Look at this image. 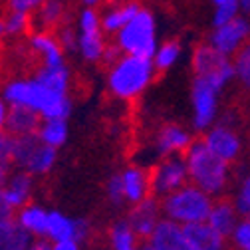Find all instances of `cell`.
I'll list each match as a JSON object with an SVG mask.
<instances>
[{
    "instance_id": "cell-1",
    "label": "cell",
    "mask_w": 250,
    "mask_h": 250,
    "mask_svg": "<svg viewBox=\"0 0 250 250\" xmlns=\"http://www.w3.org/2000/svg\"><path fill=\"white\" fill-rule=\"evenodd\" d=\"M0 93L10 107L34 109L42 119H68L74 109L70 96L54 91L34 76L8 80Z\"/></svg>"
},
{
    "instance_id": "cell-2",
    "label": "cell",
    "mask_w": 250,
    "mask_h": 250,
    "mask_svg": "<svg viewBox=\"0 0 250 250\" xmlns=\"http://www.w3.org/2000/svg\"><path fill=\"white\" fill-rule=\"evenodd\" d=\"M185 161L189 169V179L195 187L208 193L212 199H221L232 183V169L205 145L203 139H195L185 151Z\"/></svg>"
},
{
    "instance_id": "cell-3",
    "label": "cell",
    "mask_w": 250,
    "mask_h": 250,
    "mask_svg": "<svg viewBox=\"0 0 250 250\" xmlns=\"http://www.w3.org/2000/svg\"><path fill=\"white\" fill-rule=\"evenodd\" d=\"M157 76L153 58L121 56L107 70V89L121 102H133L141 98Z\"/></svg>"
},
{
    "instance_id": "cell-4",
    "label": "cell",
    "mask_w": 250,
    "mask_h": 250,
    "mask_svg": "<svg viewBox=\"0 0 250 250\" xmlns=\"http://www.w3.org/2000/svg\"><path fill=\"white\" fill-rule=\"evenodd\" d=\"M212 205H214V199L208 193H205L203 189L195 187L193 183L185 185L183 189L161 199L163 218L173 221L181 227L207 223Z\"/></svg>"
},
{
    "instance_id": "cell-5",
    "label": "cell",
    "mask_w": 250,
    "mask_h": 250,
    "mask_svg": "<svg viewBox=\"0 0 250 250\" xmlns=\"http://www.w3.org/2000/svg\"><path fill=\"white\" fill-rule=\"evenodd\" d=\"M115 46L125 56L153 58L159 48L157 42V20L149 8H141L137 16L125 24L115 34Z\"/></svg>"
},
{
    "instance_id": "cell-6",
    "label": "cell",
    "mask_w": 250,
    "mask_h": 250,
    "mask_svg": "<svg viewBox=\"0 0 250 250\" xmlns=\"http://www.w3.org/2000/svg\"><path fill=\"white\" fill-rule=\"evenodd\" d=\"M12 153L18 171H26L32 177L48 175L58 163V149L42 143L38 135L12 137Z\"/></svg>"
},
{
    "instance_id": "cell-7",
    "label": "cell",
    "mask_w": 250,
    "mask_h": 250,
    "mask_svg": "<svg viewBox=\"0 0 250 250\" xmlns=\"http://www.w3.org/2000/svg\"><path fill=\"white\" fill-rule=\"evenodd\" d=\"M191 70H193V78H205L214 85H218L223 91L232 80H236L232 58L218 52L208 42L195 46L191 58Z\"/></svg>"
},
{
    "instance_id": "cell-8",
    "label": "cell",
    "mask_w": 250,
    "mask_h": 250,
    "mask_svg": "<svg viewBox=\"0 0 250 250\" xmlns=\"http://www.w3.org/2000/svg\"><path fill=\"white\" fill-rule=\"evenodd\" d=\"M221 93L223 89L205 78L191 82V119L193 129L205 133L221 117Z\"/></svg>"
},
{
    "instance_id": "cell-9",
    "label": "cell",
    "mask_w": 250,
    "mask_h": 250,
    "mask_svg": "<svg viewBox=\"0 0 250 250\" xmlns=\"http://www.w3.org/2000/svg\"><path fill=\"white\" fill-rule=\"evenodd\" d=\"M78 28V56L87 64H98L107 48L105 32L102 28V14L98 8H83L76 16Z\"/></svg>"
},
{
    "instance_id": "cell-10",
    "label": "cell",
    "mask_w": 250,
    "mask_h": 250,
    "mask_svg": "<svg viewBox=\"0 0 250 250\" xmlns=\"http://www.w3.org/2000/svg\"><path fill=\"white\" fill-rule=\"evenodd\" d=\"M149 175H151V195L159 201L191 183L189 169H187V161L183 155L159 159L149 169Z\"/></svg>"
},
{
    "instance_id": "cell-11",
    "label": "cell",
    "mask_w": 250,
    "mask_h": 250,
    "mask_svg": "<svg viewBox=\"0 0 250 250\" xmlns=\"http://www.w3.org/2000/svg\"><path fill=\"white\" fill-rule=\"evenodd\" d=\"M205 141V145L223 161H227L229 165H234L244 151V139L238 133L236 125H229L223 121H216L210 129H207L201 137Z\"/></svg>"
},
{
    "instance_id": "cell-12",
    "label": "cell",
    "mask_w": 250,
    "mask_h": 250,
    "mask_svg": "<svg viewBox=\"0 0 250 250\" xmlns=\"http://www.w3.org/2000/svg\"><path fill=\"white\" fill-rule=\"evenodd\" d=\"M193 133L181 123H163L161 127L153 133L149 141V149L155 163L173 155H185V151L193 143Z\"/></svg>"
},
{
    "instance_id": "cell-13",
    "label": "cell",
    "mask_w": 250,
    "mask_h": 250,
    "mask_svg": "<svg viewBox=\"0 0 250 250\" xmlns=\"http://www.w3.org/2000/svg\"><path fill=\"white\" fill-rule=\"evenodd\" d=\"M250 36V22L246 16H234L223 26H212L208 34V44L214 46L218 52H223L225 56L232 58L240 46L248 40Z\"/></svg>"
},
{
    "instance_id": "cell-14",
    "label": "cell",
    "mask_w": 250,
    "mask_h": 250,
    "mask_svg": "<svg viewBox=\"0 0 250 250\" xmlns=\"http://www.w3.org/2000/svg\"><path fill=\"white\" fill-rule=\"evenodd\" d=\"M161 221H163L161 201L155 197H149V199L133 205L127 214V223L139 234L141 240H149V236L155 232V229L159 227Z\"/></svg>"
},
{
    "instance_id": "cell-15",
    "label": "cell",
    "mask_w": 250,
    "mask_h": 250,
    "mask_svg": "<svg viewBox=\"0 0 250 250\" xmlns=\"http://www.w3.org/2000/svg\"><path fill=\"white\" fill-rule=\"evenodd\" d=\"M89 234V223L85 218H74L68 216L66 212L60 210H50L48 218V232L46 238L52 242H62V240H85Z\"/></svg>"
},
{
    "instance_id": "cell-16",
    "label": "cell",
    "mask_w": 250,
    "mask_h": 250,
    "mask_svg": "<svg viewBox=\"0 0 250 250\" xmlns=\"http://www.w3.org/2000/svg\"><path fill=\"white\" fill-rule=\"evenodd\" d=\"M119 175H121L123 195H125V203L127 205L133 207L153 197L151 195V175H149V169H145L143 165H129Z\"/></svg>"
},
{
    "instance_id": "cell-17",
    "label": "cell",
    "mask_w": 250,
    "mask_h": 250,
    "mask_svg": "<svg viewBox=\"0 0 250 250\" xmlns=\"http://www.w3.org/2000/svg\"><path fill=\"white\" fill-rule=\"evenodd\" d=\"M183 234L189 250H227L230 244L227 236L216 232L208 223L183 227Z\"/></svg>"
},
{
    "instance_id": "cell-18",
    "label": "cell",
    "mask_w": 250,
    "mask_h": 250,
    "mask_svg": "<svg viewBox=\"0 0 250 250\" xmlns=\"http://www.w3.org/2000/svg\"><path fill=\"white\" fill-rule=\"evenodd\" d=\"M141 250H189V246L185 242L183 227L163 218Z\"/></svg>"
},
{
    "instance_id": "cell-19",
    "label": "cell",
    "mask_w": 250,
    "mask_h": 250,
    "mask_svg": "<svg viewBox=\"0 0 250 250\" xmlns=\"http://www.w3.org/2000/svg\"><path fill=\"white\" fill-rule=\"evenodd\" d=\"M28 46L40 56L44 66H62V64H66V50L62 48L60 40L52 32L36 30L34 34H30Z\"/></svg>"
},
{
    "instance_id": "cell-20",
    "label": "cell",
    "mask_w": 250,
    "mask_h": 250,
    "mask_svg": "<svg viewBox=\"0 0 250 250\" xmlns=\"http://www.w3.org/2000/svg\"><path fill=\"white\" fill-rule=\"evenodd\" d=\"M240 212L238 208L234 207L232 199H214V205L210 208V214L207 218V223L216 230V232H221L223 236L230 238V234L234 232L236 225L240 223Z\"/></svg>"
},
{
    "instance_id": "cell-21",
    "label": "cell",
    "mask_w": 250,
    "mask_h": 250,
    "mask_svg": "<svg viewBox=\"0 0 250 250\" xmlns=\"http://www.w3.org/2000/svg\"><path fill=\"white\" fill-rule=\"evenodd\" d=\"M16 223L18 227L28 232L34 238H46L48 232V218H50V210H46L42 205L36 203H28L24 205L18 212H16Z\"/></svg>"
},
{
    "instance_id": "cell-22",
    "label": "cell",
    "mask_w": 250,
    "mask_h": 250,
    "mask_svg": "<svg viewBox=\"0 0 250 250\" xmlns=\"http://www.w3.org/2000/svg\"><path fill=\"white\" fill-rule=\"evenodd\" d=\"M143 6L137 2V0H127V2H121V4H109L102 12V28H104V32L109 34V36H115L125 24H129L137 16V12Z\"/></svg>"
},
{
    "instance_id": "cell-23",
    "label": "cell",
    "mask_w": 250,
    "mask_h": 250,
    "mask_svg": "<svg viewBox=\"0 0 250 250\" xmlns=\"http://www.w3.org/2000/svg\"><path fill=\"white\" fill-rule=\"evenodd\" d=\"M42 125L40 113L28 107H10L6 117V133L12 137H26L36 135Z\"/></svg>"
},
{
    "instance_id": "cell-24",
    "label": "cell",
    "mask_w": 250,
    "mask_h": 250,
    "mask_svg": "<svg viewBox=\"0 0 250 250\" xmlns=\"http://www.w3.org/2000/svg\"><path fill=\"white\" fill-rule=\"evenodd\" d=\"M2 191L6 195V199L10 201V205L16 208V212L30 203L34 193V177L26 173V171H14L12 177L8 179V183L2 187Z\"/></svg>"
},
{
    "instance_id": "cell-25",
    "label": "cell",
    "mask_w": 250,
    "mask_h": 250,
    "mask_svg": "<svg viewBox=\"0 0 250 250\" xmlns=\"http://www.w3.org/2000/svg\"><path fill=\"white\" fill-rule=\"evenodd\" d=\"M68 14V0H46V2L32 14V26L44 32L50 28H60Z\"/></svg>"
},
{
    "instance_id": "cell-26",
    "label": "cell",
    "mask_w": 250,
    "mask_h": 250,
    "mask_svg": "<svg viewBox=\"0 0 250 250\" xmlns=\"http://www.w3.org/2000/svg\"><path fill=\"white\" fill-rule=\"evenodd\" d=\"M34 242V236L24 232L16 218L0 221V250H28Z\"/></svg>"
},
{
    "instance_id": "cell-27",
    "label": "cell",
    "mask_w": 250,
    "mask_h": 250,
    "mask_svg": "<svg viewBox=\"0 0 250 250\" xmlns=\"http://www.w3.org/2000/svg\"><path fill=\"white\" fill-rule=\"evenodd\" d=\"M34 78L40 80L44 85L52 87L54 91H60V93H66V96H70L72 74H70L68 64H62V66H44L42 64L34 72Z\"/></svg>"
},
{
    "instance_id": "cell-28",
    "label": "cell",
    "mask_w": 250,
    "mask_h": 250,
    "mask_svg": "<svg viewBox=\"0 0 250 250\" xmlns=\"http://www.w3.org/2000/svg\"><path fill=\"white\" fill-rule=\"evenodd\" d=\"M141 248H143L141 238L131 229L127 218L113 223V227L109 229V250H141Z\"/></svg>"
},
{
    "instance_id": "cell-29",
    "label": "cell",
    "mask_w": 250,
    "mask_h": 250,
    "mask_svg": "<svg viewBox=\"0 0 250 250\" xmlns=\"http://www.w3.org/2000/svg\"><path fill=\"white\" fill-rule=\"evenodd\" d=\"M38 139L54 149L64 147L70 137V125L68 119H42V125L38 129Z\"/></svg>"
},
{
    "instance_id": "cell-30",
    "label": "cell",
    "mask_w": 250,
    "mask_h": 250,
    "mask_svg": "<svg viewBox=\"0 0 250 250\" xmlns=\"http://www.w3.org/2000/svg\"><path fill=\"white\" fill-rule=\"evenodd\" d=\"M181 54H183L181 42L179 40H167V42L159 44L157 52L153 56V64L157 68V72H167L181 60Z\"/></svg>"
},
{
    "instance_id": "cell-31",
    "label": "cell",
    "mask_w": 250,
    "mask_h": 250,
    "mask_svg": "<svg viewBox=\"0 0 250 250\" xmlns=\"http://www.w3.org/2000/svg\"><path fill=\"white\" fill-rule=\"evenodd\" d=\"M232 64H234L236 82L250 93V36L240 46V50L232 56Z\"/></svg>"
},
{
    "instance_id": "cell-32",
    "label": "cell",
    "mask_w": 250,
    "mask_h": 250,
    "mask_svg": "<svg viewBox=\"0 0 250 250\" xmlns=\"http://www.w3.org/2000/svg\"><path fill=\"white\" fill-rule=\"evenodd\" d=\"M14 153H12V135H0V187H4L14 173Z\"/></svg>"
},
{
    "instance_id": "cell-33",
    "label": "cell",
    "mask_w": 250,
    "mask_h": 250,
    "mask_svg": "<svg viewBox=\"0 0 250 250\" xmlns=\"http://www.w3.org/2000/svg\"><path fill=\"white\" fill-rule=\"evenodd\" d=\"M4 20V28H6V36H22L28 32V28L32 26V14L26 12H10L2 18Z\"/></svg>"
},
{
    "instance_id": "cell-34",
    "label": "cell",
    "mask_w": 250,
    "mask_h": 250,
    "mask_svg": "<svg viewBox=\"0 0 250 250\" xmlns=\"http://www.w3.org/2000/svg\"><path fill=\"white\" fill-rule=\"evenodd\" d=\"M232 203L238 208L240 216H250V173L242 175L234 187Z\"/></svg>"
},
{
    "instance_id": "cell-35",
    "label": "cell",
    "mask_w": 250,
    "mask_h": 250,
    "mask_svg": "<svg viewBox=\"0 0 250 250\" xmlns=\"http://www.w3.org/2000/svg\"><path fill=\"white\" fill-rule=\"evenodd\" d=\"M234 250H250V216H242L229 238Z\"/></svg>"
},
{
    "instance_id": "cell-36",
    "label": "cell",
    "mask_w": 250,
    "mask_h": 250,
    "mask_svg": "<svg viewBox=\"0 0 250 250\" xmlns=\"http://www.w3.org/2000/svg\"><path fill=\"white\" fill-rule=\"evenodd\" d=\"M56 38L60 40L62 48H64L66 52H78V28L72 26V24H62L58 28V32H56Z\"/></svg>"
},
{
    "instance_id": "cell-37",
    "label": "cell",
    "mask_w": 250,
    "mask_h": 250,
    "mask_svg": "<svg viewBox=\"0 0 250 250\" xmlns=\"http://www.w3.org/2000/svg\"><path fill=\"white\" fill-rule=\"evenodd\" d=\"M105 195H107V201H109L113 207H119V205L125 203L121 175H113V177H109V181H107V185H105Z\"/></svg>"
},
{
    "instance_id": "cell-38",
    "label": "cell",
    "mask_w": 250,
    "mask_h": 250,
    "mask_svg": "<svg viewBox=\"0 0 250 250\" xmlns=\"http://www.w3.org/2000/svg\"><path fill=\"white\" fill-rule=\"evenodd\" d=\"M46 0H6V6L10 12H26V14H34Z\"/></svg>"
},
{
    "instance_id": "cell-39",
    "label": "cell",
    "mask_w": 250,
    "mask_h": 250,
    "mask_svg": "<svg viewBox=\"0 0 250 250\" xmlns=\"http://www.w3.org/2000/svg\"><path fill=\"white\" fill-rule=\"evenodd\" d=\"M16 216V208L10 205V201L6 199L2 187H0V221L2 218H14Z\"/></svg>"
},
{
    "instance_id": "cell-40",
    "label": "cell",
    "mask_w": 250,
    "mask_h": 250,
    "mask_svg": "<svg viewBox=\"0 0 250 250\" xmlns=\"http://www.w3.org/2000/svg\"><path fill=\"white\" fill-rule=\"evenodd\" d=\"M123 54L119 52V48L113 44H107V48H105V52H104V58H102V62H104V64H107V66H113L115 64V62L121 58Z\"/></svg>"
},
{
    "instance_id": "cell-41",
    "label": "cell",
    "mask_w": 250,
    "mask_h": 250,
    "mask_svg": "<svg viewBox=\"0 0 250 250\" xmlns=\"http://www.w3.org/2000/svg\"><path fill=\"white\" fill-rule=\"evenodd\" d=\"M8 109H10V105L4 102L2 93H0V135L6 133V117H8Z\"/></svg>"
},
{
    "instance_id": "cell-42",
    "label": "cell",
    "mask_w": 250,
    "mask_h": 250,
    "mask_svg": "<svg viewBox=\"0 0 250 250\" xmlns=\"http://www.w3.org/2000/svg\"><path fill=\"white\" fill-rule=\"evenodd\" d=\"M54 250H82L80 240H62L54 242Z\"/></svg>"
},
{
    "instance_id": "cell-43",
    "label": "cell",
    "mask_w": 250,
    "mask_h": 250,
    "mask_svg": "<svg viewBox=\"0 0 250 250\" xmlns=\"http://www.w3.org/2000/svg\"><path fill=\"white\" fill-rule=\"evenodd\" d=\"M28 250H54V242L48 240V238H34L32 246Z\"/></svg>"
},
{
    "instance_id": "cell-44",
    "label": "cell",
    "mask_w": 250,
    "mask_h": 250,
    "mask_svg": "<svg viewBox=\"0 0 250 250\" xmlns=\"http://www.w3.org/2000/svg\"><path fill=\"white\" fill-rule=\"evenodd\" d=\"M102 2H104V0H80V4L83 8H98Z\"/></svg>"
},
{
    "instance_id": "cell-45",
    "label": "cell",
    "mask_w": 250,
    "mask_h": 250,
    "mask_svg": "<svg viewBox=\"0 0 250 250\" xmlns=\"http://www.w3.org/2000/svg\"><path fill=\"white\" fill-rule=\"evenodd\" d=\"M6 36V28H4V20L0 18V40H2Z\"/></svg>"
},
{
    "instance_id": "cell-46",
    "label": "cell",
    "mask_w": 250,
    "mask_h": 250,
    "mask_svg": "<svg viewBox=\"0 0 250 250\" xmlns=\"http://www.w3.org/2000/svg\"><path fill=\"white\" fill-rule=\"evenodd\" d=\"M0 14H2V6H0Z\"/></svg>"
}]
</instances>
